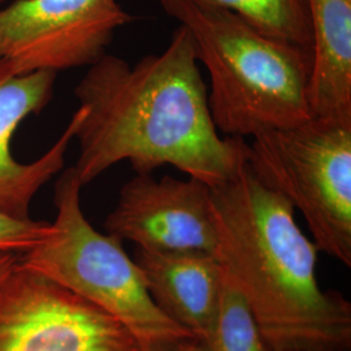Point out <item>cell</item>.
<instances>
[{"instance_id": "obj_1", "label": "cell", "mask_w": 351, "mask_h": 351, "mask_svg": "<svg viewBox=\"0 0 351 351\" xmlns=\"http://www.w3.org/2000/svg\"><path fill=\"white\" fill-rule=\"evenodd\" d=\"M85 116L75 132V171L82 186L114 164L136 173L163 165L215 188L247 160L249 143L223 138L213 124L207 85L191 34L178 25L165 50L132 65L103 55L75 88Z\"/></svg>"}, {"instance_id": "obj_2", "label": "cell", "mask_w": 351, "mask_h": 351, "mask_svg": "<svg viewBox=\"0 0 351 351\" xmlns=\"http://www.w3.org/2000/svg\"><path fill=\"white\" fill-rule=\"evenodd\" d=\"M215 258L237 287L275 351H350L351 303L324 290L317 254L287 198L247 163L211 188Z\"/></svg>"}, {"instance_id": "obj_3", "label": "cell", "mask_w": 351, "mask_h": 351, "mask_svg": "<svg viewBox=\"0 0 351 351\" xmlns=\"http://www.w3.org/2000/svg\"><path fill=\"white\" fill-rule=\"evenodd\" d=\"M191 34L210 77L213 124L226 137H256L314 117L308 101L313 52L267 37L234 13L195 0H160Z\"/></svg>"}, {"instance_id": "obj_4", "label": "cell", "mask_w": 351, "mask_h": 351, "mask_svg": "<svg viewBox=\"0 0 351 351\" xmlns=\"http://www.w3.org/2000/svg\"><path fill=\"white\" fill-rule=\"evenodd\" d=\"M84 188L75 168L55 185L56 219L50 234L19 263L47 277L119 320L142 351H172L195 339L152 301L143 274L123 241L94 229L81 208Z\"/></svg>"}, {"instance_id": "obj_5", "label": "cell", "mask_w": 351, "mask_h": 351, "mask_svg": "<svg viewBox=\"0 0 351 351\" xmlns=\"http://www.w3.org/2000/svg\"><path fill=\"white\" fill-rule=\"evenodd\" d=\"M247 165L304 217L316 247L351 267V120L313 117L252 138Z\"/></svg>"}, {"instance_id": "obj_6", "label": "cell", "mask_w": 351, "mask_h": 351, "mask_svg": "<svg viewBox=\"0 0 351 351\" xmlns=\"http://www.w3.org/2000/svg\"><path fill=\"white\" fill-rule=\"evenodd\" d=\"M0 351H142L113 316L14 264L0 282Z\"/></svg>"}, {"instance_id": "obj_7", "label": "cell", "mask_w": 351, "mask_h": 351, "mask_svg": "<svg viewBox=\"0 0 351 351\" xmlns=\"http://www.w3.org/2000/svg\"><path fill=\"white\" fill-rule=\"evenodd\" d=\"M133 20L117 0H14L0 8V59L14 75L90 66Z\"/></svg>"}, {"instance_id": "obj_8", "label": "cell", "mask_w": 351, "mask_h": 351, "mask_svg": "<svg viewBox=\"0 0 351 351\" xmlns=\"http://www.w3.org/2000/svg\"><path fill=\"white\" fill-rule=\"evenodd\" d=\"M211 188L197 178L137 173L120 190L104 221L107 234L138 249L215 256Z\"/></svg>"}, {"instance_id": "obj_9", "label": "cell", "mask_w": 351, "mask_h": 351, "mask_svg": "<svg viewBox=\"0 0 351 351\" xmlns=\"http://www.w3.org/2000/svg\"><path fill=\"white\" fill-rule=\"evenodd\" d=\"M56 75L52 71L14 75L0 59V211L19 219H30L34 195L63 169L68 147L86 113L80 107L62 136L37 160L21 163L14 159L13 134L29 114L39 112L50 101Z\"/></svg>"}, {"instance_id": "obj_10", "label": "cell", "mask_w": 351, "mask_h": 351, "mask_svg": "<svg viewBox=\"0 0 351 351\" xmlns=\"http://www.w3.org/2000/svg\"><path fill=\"white\" fill-rule=\"evenodd\" d=\"M152 301L176 324L204 342L211 333L220 293L223 268L203 252H164L136 249Z\"/></svg>"}, {"instance_id": "obj_11", "label": "cell", "mask_w": 351, "mask_h": 351, "mask_svg": "<svg viewBox=\"0 0 351 351\" xmlns=\"http://www.w3.org/2000/svg\"><path fill=\"white\" fill-rule=\"evenodd\" d=\"M314 117L351 120V0H308Z\"/></svg>"}, {"instance_id": "obj_12", "label": "cell", "mask_w": 351, "mask_h": 351, "mask_svg": "<svg viewBox=\"0 0 351 351\" xmlns=\"http://www.w3.org/2000/svg\"><path fill=\"white\" fill-rule=\"evenodd\" d=\"M234 13L267 37L313 52L308 0H195Z\"/></svg>"}, {"instance_id": "obj_13", "label": "cell", "mask_w": 351, "mask_h": 351, "mask_svg": "<svg viewBox=\"0 0 351 351\" xmlns=\"http://www.w3.org/2000/svg\"><path fill=\"white\" fill-rule=\"evenodd\" d=\"M207 351H275L234 282L223 271V287Z\"/></svg>"}, {"instance_id": "obj_14", "label": "cell", "mask_w": 351, "mask_h": 351, "mask_svg": "<svg viewBox=\"0 0 351 351\" xmlns=\"http://www.w3.org/2000/svg\"><path fill=\"white\" fill-rule=\"evenodd\" d=\"M51 223L19 219L0 211V255H23L33 250L51 232Z\"/></svg>"}, {"instance_id": "obj_15", "label": "cell", "mask_w": 351, "mask_h": 351, "mask_svg": "<svg viewBox=\"0 0 351 351\" xmlns=\"http://www.w3.org/2000/svg\"><path fill=\"white\" fill-rule=\"evenodd\" d=\"M17 261H19V255H13V254L0 255V282L10 274V271L14 267V264L17 263Z\"/></svg>"}, {"instance_id": "obj_16", "label": "cell", "mask_w": 351, "mask_h": 351, "mask_svg": "<svg viewBox=\"0 0 351 351\" xmlns=\"http://www.w3.org/2000/svg\"><path fill=\"white\" fill-rule=\"evenodd\" d=\"M172 351H207L204 343L197 339H186Z\"/></svg>"}, {"instance_id": "obj_17", "label": "cell", "mask_w": 351, "mask_h": 351, "mask_svg": "<svg viewBox=\"0 0 351 351\" xmlns=\"http://www.w3.org/2000/svg\"><path fill=\"white\" fill-rule=\"evenodd\" d=\"M3 1H4V0H0V8L3 7Z\"/></svg>"}]
</instances>
